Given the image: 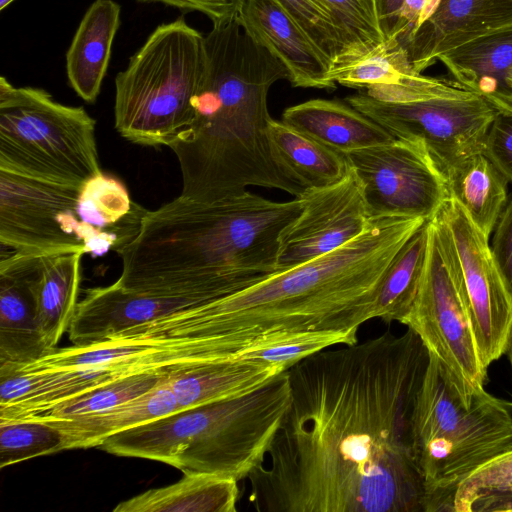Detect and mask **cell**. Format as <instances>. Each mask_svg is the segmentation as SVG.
<instances>
[{"label":"cell","mask_w":512,"mask_h":512,"mask_svg":"<svg viewBox=\"0 0 512 512\" xmlns=\"http://www.w3.org/2000/svg\"><path fill=\"white\" fill-rule=\"evenodd\" d=\"M429 353L410 328L291 366L290 406L248 477L266 512H424L412 418Z\"/></svg>","instance_id":"cell-1"},{"label":"cell","mask_w":512,"mask_h":512,"mask_svg":"<svg viewBox=\"0 0 512 512\" xmlns=\"http://www.w3.org/2000/svg\"><path fill=\"white\" fill-rule=\"evenodd\" d=\"M425 222L371 219L363 233L328 254L178 311L174 330L180 338L211 341L223 358L285 334L358 331L375 318L378 292L394 257Z\"/></svg>","instance_id":"cell-2"},{"label":"cell","mask_w":512,"mask_h":512,"mask_svg":"<svg viewBox=\"0 0 512 512\" xmlns=\"http://www.w3.org/2000/svg\"><path fill=\"white\" fill-rule=\"evenodd\" d=\"M303 207L249 190L212 202L178 196L147 211L136 236L116 253L117 284L157 297L207 303L278 270L279 237Z\"/></svg>","instance_id":"cell-3"},{"label":"cell","mask_w":512,"mask_h":512,"mask_svg":"<svg viewBox=\"0 0 512 512\" xmlns=\"http://www.w3.org/2000/svg\"><path fill=\"white\" fill-rule=\"evenodd\" d=\"M289 80L282 61L252 37L239 15L214 22L203 38V61L189 131L170 149L182 179L180 196L212 202L249 186L304 190L274 163L268 142V93Z\"/></svg>","instance_id":"cell-4"},{"label":"cell","mask_w":512,"mask_h":512,"mask_svg":"<svg viewBox=\"0 0 512 512\" xmlns=\"http://www.w3.org/2000/svg\"><path fill=\"white\" fill-rule=\"evenodd\" d=\"M290 402L285 370L251 392L181 409L113 434L99 447L239 482L266 462Z\"/></svg>","instance_id":"cell-5"},{"label":"cell","mask_w":512,"mask_h":512,"mask_svg":"<svg viewBox=\"0 0 512 512\" xmlns=\"http://www.w3.org/2000/svg\"><path fill=\"white\" fill-rule=\"evenodd\" d=\"M412 445L425 485L424 512L452 511L458 483L512 446L509 406L486 390L467 406L429 355L412 418Z\"/></svg>","instance_id":"cell-6"},{"label":"cell","mask_w":512,"mask_h":512,"mask_svg":"<svg viewBox=\"0 0 512 512\" xmlns=\"http://www.w3.org/2000/svg\"><path fill=\"white\" fill-rule=\"evenodd\" d=\"M204 36L184 17L155 28L115 78L114 123L126 140L169 148L190 129Z\"/></svg>","instance_id":"cell-7"},{"label":"cell","mask_w":512,"mask_h":512,"mask_svg":"<svg viewBox=\"0 0 512 512\" xmlns=\"http://www.w3.org/2000/svg\"><path fill=\"white\" fill-rule=\"evenodd\" d=\"M95 120L83 107L64 105L41 88L0 78V167L83 186L103 174Z\"/></svg>","instance_id":"cell-8"},{"label":"cell","mask_w":512,"mask_h":512,"mask_svg":"<svg viewBox=\"0 0 512 512\" xmlns=\"http://www.w3.org/2000/svg\"><path fill=\"white\" fill-rule=\"evenodd\" d=\"M430 241L423 279L401 322L421 339L441 365L461 400L470 406L485 390L483 365L448 229L439 214L429 220Z\"/></svg>","instance_id":"cell-9"},{"label":"cell","mask_w":512,"mask_h":512,"mask_svg":"<svg viewBox=\"0 0 512 512\" xmlns=\"http://www.w3.org/2000/svg\"><path fill=\"white\" fill-rule=\"evenodd\" d=\"M346 102L395 138L422 142L444 174L483 151L488 129L499 112L471 90L401 103L375 100L361 92Z\"/></svg>","instance_id":"cell-10"},{"label":"cell","mask_w":512,"mask_h":512,"mask_svg":"<svg viewBox=\"0 0 512 512\" xmlns=\"http://www.w3.org/2000/svg\"><path fill=\"white\" fill-rule=\"evenodd\" d=\"M343 154L361 183L370 219L429 221L450 197L443 170L420 141L395 138Z\"/></svg>","instance_id":"cell-11"},{"label":"cell","mask_w":512,"mask_h":512,"mask_svg":"<svg viewBox=\"0 0 512 512\" xmlns=\"http://www.w3.org/2000/svg\"><path fill=\"white\" fill-rule=\"evenodd\" d=\"M81 188L0 167L1 248L85 254L78 215Z\"/></svg>","instance_id":"cell-12"},{"label":"cell","mask_w":512,"mask_h":512,"mask_svg":"<svg viewBox=\"0 0 512 512\" xmlns=\"http://www.w3.org/2000/svg\"><path fill=\"white\" fill-rule=\"evenodd\" d=\"M438 214L452 240L483 365L506 353L512 330V292L486 237L451 196Z\"/></svg>","instance_id":"cell-13"},{"label":"cell","mask_w":512,"mask_h":512,"mask_svg":"<svg viewBox=\"0 0 512 512\" xmlns=\"http://www.w3.org/2000/svg\"><path fill=\"white\" fill-rule=\"evenodd\" d=\"M300 196V214L279 237L278 270L340 248L363 233L371 221L361 183L351 167L339 182L304 190Z\"/></svg>","instance_id":"cell-14"},{"label":"cell","mask_w":512,"mask_h":512,"mask_svg":"<svg viewBox=\"0 0 512 512\" xmlns=\"http://www.w3.org/2000/svg\"><path fill=\"white\" fill-rule=\"evenodd\" d=\"M512 24V0H439L404 47L422 73L446 52Z\"/></svg>","instance_id":"cell-15"},{"label":"cell","mask_w":512,"mask_h":512,"mask_svg":"<svg viewBox=\"0 0 512 512\" xmlns=\"http://www.w3.org/2000/svg\"><path fill=\"white\" fill-rule=\"evenodd\" d=\"M38 255L1 248L0 363L29 364L52 352L38 325L34 289Z\"/></svg>","instance_id":"cell-16"},{"label":"cell","mask_w":512,"mask_h":512,"mask_svg":"<svg viewBox=\"0 0 512 512\" xmlns=\"http://www.w3.org/2000/svg\"><path fill=\"white\" fill-rule=\"evenodd\" d=\"M238 15L246 31L287 67L294 87L336 88L330 64L276 0H246Z\"/></svg>","instance_id":"cell-17"},{"label":"cell","mask_w":512,"mask_h":512,"mask_svg":"<svg viewBox=\"0 0 512 512\" xmlns=\"http://www.w3.org/2000/svg\"><path fill=\"white\" fill-rule=\"evenodd\" d=\"M200 304L204 303L128 291L117 282L90 288L77 304L68 329L69 339L74 345L100 341Z\"/></svg>","instance_id":"cell-18"},{"label":"cell","mask_w":512,"mask_h":512,"mask_svg":"<svg viewBox=\"0 0 512 512\" xmlns=\"http://www.w3.org/2000/svg\"><path fill=\"white\" fill-rule=\"evenodd\" d=\"M147 211L118 179L103 173L87 181L78 201L85 254L120 250L136 236Z\"/></svg>","instance_id":"cell-19"},{"label":"cell","mask_w":512,"mask_h":512,"mask_svg":"<svg viewBox=\"0 0 512 512\" xmlns=\"http://www.w3.org/2000/svg\"><path fill=\"white\" fill-rule=\"evenodd\" d=\"M286 369L279 365L226 358L176 366L166 373L181 409L251 392Z\"/></svg>","instance_id":"cell-20"},{"label":"cell","mask_w":512,"mask_h":512,"mask_svg":"<svg viewBox=\"0 0 512 512\" xmlns=\"http://www.w3.org/2000/svg\"><path fill=\"white\" fill-rule=\"evenodd\" d=\"M439 60L463 86L499 111L512 112L507 85L512 72V24L452 49Z\"/></svg>","instance_id":"cell-21"},{"label":"cell","mask_w":512,"mask_h":512,"mask_svg":"<svg viewBox=\"0 0 512 512\" xmlns=\"http://www.w3.org/2000/svg\"><path fill=\"white\" fill-rule=\"evenodd\" d=\"M282 121L340 153L389 143L395 139L348 103L311 99L288 107Z\"/></svg>","instance_id":"cell-22"},{"label":"cell","mask_w":512,"mask_h":512,"mask_svg":"<svg viewBox=\"0 0 512 512\" xmlns=\"http://www.w3.org/2000/svg\"><path fill=\"white\" fill-rule=\"evenodd\" d=\"M121 7L114 0H95L86 10L66 53L68 82L88 103L96 101L120 26Z\"/></svg>","instance_id":"cell-23"},{"label":"cell","mask_w":512,"mask_h":512,"mask_svg":"<svg viewBox=\"0 0 512 512\" xmlns=\"http://www.w3.org/2000/svg\"><path fill=\"white\" fill-rule=\"evenodd\" d=\"M181 410L164 378L150 391L101 413L46 420L64 438V450L99 447L109 436ZM44 420V419H42Z\"/></svg>","instance_id":"cell-24"},{"label":"cell","mask_w":512,"mask_h":512,"mask_svg":"<svg viewBox=\"0 0 512 512\" xmlns=\"http://www.w3.org/2000/svg\"><path fill=\"white\" fill-rule=\"evenodd\" d=\"M84 253L40 254L34 273L37 318L46 346L53 352L69 329L78 304Z\"/></svg>","instance_id":"cell-25"},{"label":"cell","mask_w":512,"mask_h":512,"mask_svg":"<svg viewBox=\"0 0 512 512\" xmlns=\"http://www.w3.org/2000/svg\"><path fill=\"white\" fill-rule=\"evenodd\" d=\"M270 153L279 171L303 190L335 184L350 171L344 154L271 119L267 131Z\"/></svg>","instance_id":"cell-26"},{"label":"cell","mask_w":512,"mask_h":512,"mask_svg":"<svg viewBox=\"0 0 512 512\" xmlns=\"http://www.w3.org/2000/svg\"><path fill=\"white\" fill-rule=\"evenodd\" d=\"M238 482L217 475L186 472L177 482L149 489L120 502L114 512H236Z\"/></svg>","instance_id":"cell-27"},{"label":"cell","mask_w":512,"mask_h":512,"mask_svg":"<svg viewBox=\"0 0 512 512\" xmlns=\"http://www.w3.org/2000/svg\"><path fill=\"white\" fill-rule=\"evenodd\" d=\"M445 176L450 196L489 238L507 200L508 180L483 151L462 160Z\"/></svg>","instance_id":"cell-28"},{"label":"cell","mask_w":512,"mask_h":512,"mask_svg":"<svg viewBox=\"0 0 512 512\" xmlns=\"http://www.w3.org/2000/svg\"><path fill=\"white\" fill-rule=\"evenodd\" d=\"M430 241L426 221L402 246L381 283L375 318L384 322H402L410 312L425 272Z\"/></svg>","instance_id":"cell-29"},{"label":"cell","mask_w":512,"mask_h":512,"mask_svg":"<svg viewBox=\"0 0 512 512\" xmlns=\"http://www.w3.org/2000/svg\"><path fill=\"white\" fill-rule=\"evenodd\" d=\"M167 371L149 370L120 376L59 401L29 419H72L101 413L147 393L164 378Z\"/></svg>","instance_id":"cell-30"},{"label":"cell","mask_w":512,"mask_h":512,"mask_svg":"<svg viewBox=\"0 0 512 512\" xmlns=\"http://www.w3.org/2000/svg\"><path fill=\"white\" fill-rule=\"evenodd\" d=\"M324 1L343 49L340 63L331 72L332 76L375 50L386 41V36L380 25L377 8L368 0Z\"/></svg>","instance_id":"cell-31"},{"label":"cell","mask_w":512,"mask_h":512,"mask_svg":"<svg viewBox=\"0 0 512 512\" xmlns=\"http://www.w3.org/2000/svg\"><path fill=\"white\" fill-rule=\"evenodd\" d=\"M419 74L413 69L405 47L392 37L332 77L336 84L365 90L374 85L406 84Z\"/></svg>","instance_id":"cell-32"},{"label":"cell","mask_w":512,"mask_h":512,"mask_svg":"<svg viewBox=\"0 0 512 512\" xmlns=\"http://www.w3.org/2000/svg\"><path fill=\"white\" fill-rule=\"evenodd\" d=\"M512 496V446L486 461L456 486L453 512H485Z\"/></svg>","instance_id":"cell-33"},{"label":"cell","mask_w":512,"mask_h":512,"mask_svg":"<svg viewBox=\"0 0 512 512\" xmlns=\"http://www.w3.org/2000/svg\"><path fill=\"white\" fill-rule=\"evenodd\" d=\"M358 331H307L272 338L241 352L236 358L279 365L289 369L299 361L336 345L358 341Z\"/></svg>","instance_id":"cell-34"},{"label":"cell","mask_w":512,"mask_h":512,"mask_svg":"<svg viewBox=\"0 0 512 512\" xmlns=\"http://www.w3.org/2000/svg\"><path fill=\"white\" fill-rule=\"evenodd\" d=\"M64 450L61 431L42 419L0 420V468Z\"/></svg>","instance_id":"cell-35"},{"label":"cell","mask_w":512,"mask_h":512,"mask_svg":"<svg viewBox=\"0 0 512 512\" xmlns=\"http://www.w3.org/2000/svg\"><path fill=\"white\" fill-rule=\"evenodd\" d=\"M298 23L330 64L331 72L339 65L343 49L339 35L324 0H276Z\"/></svg>","instance_id":"cell-36"},{"label":"cell","mask_w":512,"mask_h":512,"mask_svg":"<svg viewBox=\"0 0 512 512\" xmlns=\"http://www.w3.org/2000/svg\"><path fill=\"white\" fill-rule=\"evenodd\" d=\"M42 376L27 364L0 363V410L34 401L42 392Z\"/></svg>","instance_id":"cell-37"},{"label":"cell","mask_w":512,"mask_h":512,"mask_svg":"<svg viewBox=\"0 0 512 512\" xmlns=\"http://www.w3.org/2000/svg\"><path fill=\"white\" fill-rule=\"evenodd\" d=\"M483 152L512 182V112L499 111L495 116L488 129Z\"/></svg>","instance_id":"cell-38"},{"label":"cell","mask_w":512,"mask_h":512,"mask_svg":"<svg viewBox=\"0 0 512 512\" xmlns=\"http://www.w3.org/2000/svg\"><path fill=\"white\" fill-rule=\"evenodd\" d=\"M492 240L491 252L497 267L512 292V201L502 211Z\"/></svg>","instance_id":"cell-39"},{"label":"cell","mask_w":512,"mask_h":512,"mask_svg":"<svg viewBox=\"0 0 512 512\" xmlns=\"http://www.w3.org/2000/svg\"><path fill=\"white\" fill-rule=\"evenodd\" d=\"M438 1L404 0L392 37L397 38L404 46L416 28L434 10Z\"/></svg>","instance_id":"cell-40"},{"label":"cell","mask_w":512,"mask_h":512,"mask_svg":"<svg viewBox=\"0 0 512 512\" xmlns=\"http://www.w3.org/2000/svg\"><path fill=\"white\" fill-rule=\"evenodd\" d=\"M142 3H162L183 11L203 13L211 21L217 22L229 18L239 12L234 0H137Z\"/></svg>","instance_id":"cell-41"},{"label":"cell","mask_w":512,"mask_h":512,"mask_svg":"<svg viewBox=\"0 0 512 512\" xmlns=\"http://www.w3.org/2000/svg\"><path fill=\"white\" fill-rule=\"evenodd\" d=\"M404 0H378L377 13L381 28L387 38L392 37Z\"/></svg>","instance_id":"cell-42"},{"label":"cell","mask_w":512,"mask_h":512,"mask_svg":"<svg viewBox=\"0 0 512 512\" xmlns=\"http://www.w3.org/2000/svg\"><path fill=\"white\" fill-rule=\"evenodd\" d=\"M496 511H512V496L495 502L488 510V512Z\"/></svg>","instance_id":"cell-43"},{"label":"cell","mask_w":512,"mask_h":512,"mask_svg":"<svg viewBox=\"0 0 512 512\" xmlns=\"http://www.w3.org/2000/svg\"><path fill=\"white\" fill-rule=\"evenodd\" d=\"M506 353L508 355L509 363H510V366H511V369H512V330H511V334H510V338H509V342H508V347H507Z\"/></svg>","instance_id":"cell-44"},{"label":"cell","mask_w":512,"mask_h":512,"mask_svg":"<svg viewBox=\"0 0 512 512\" xmlns=\"http://www.w3.org/2000/svg\"><path fill=\"white\" fill-rule=\"evenodd\" d=\"M13 1H15V0H0V10H4Z\"/></svg>","instance_id":"cell-45"},{"label":"cell","mask_w":512,"mask_h":512,"mask_svg":"<svg viewBox=\"0 0 512 512\" xmlns=\"http://www.w3.org/2000/svg\"><path fill=\"white\" fill-rule=\"evenodd\" d=\"M507 85L510 90L511 96H512V72L509 74L507 78Z\"/></svg>","instance_id":"cell-46"},{"label":"cell","mask_w":512,"mask_h":512,"mask_svg":"<svg viewBox=\"0 0 512 512\" xmlns=\"http://www.w3.org/2000/svg\"><path fill=\"white\" fill-rule=\"evenodd\" d=\"M234 1L237 3V5H238V7H239V9H240L241 5H242L246 0H234Z\"/></svg>","instance_id":"cell-47"},{"label":"cell","mask_w":512,"mask_h":512,"mask_svg":"<svg viewBox=\"0 0 512 512\" xmlns=\"http://www.w3.org/2000/svg\"><path fill=\"white\" fill-rule=\"evenodd\" d=\"M368 1L377 8V1L378 0H368Z\"/></svg>","instance_id":"cell-48"}]
</instances>
